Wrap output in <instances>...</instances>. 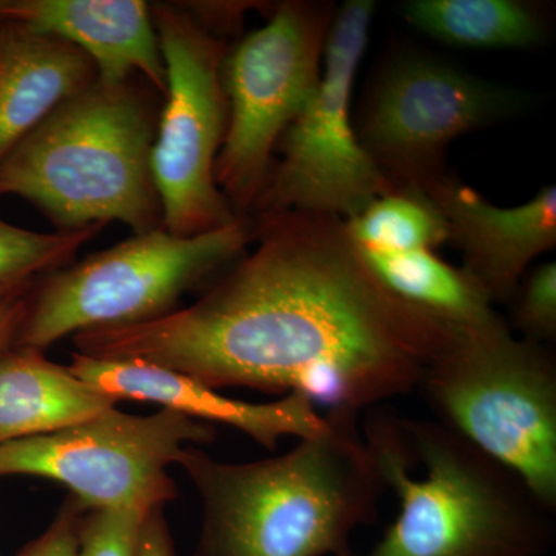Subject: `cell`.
Returning a JSON list of instances; mask_svg holds the SVG:
<instances>
[{
  "label": "cell",
  "mask_w": 556,
  "mask_h": 556,
  "mask_svg": "<svg viewBox=\"0 0 556 556\" xmlns=\"http://www.w3.org/2000/svg\"><path fill=\"white\" fill-rule=\"evenodd\" d=\"M258 247L192 305L73 336L76 353L141 361L215 388L300 393L361 415L419 387L452 325L388 291L345 219L262 214Z\"/></svg>",
  "instance_id": "1"
},
{
  "label": "cell",
  "mask_w": 556,
  "mask_h": 556,
  "mask_svg": "<svg viewBox=\"0 0 556 556\" xmlns=\"http://www.w3.org/2000/svg\"><path fill=\"white\" fill-rule=\"evenodd\" d=\"M358 416L328 412L321 433L254 463L185 448L178 466L203 508L195 556H353L354 530L375 521L387 490Z\"/></svg>",
  "instance_id": "2"
},
{
  "label": "cell",
  "mask_w": 556,
  "mask_h": 556,
  "mask_svg": "<svg viewBox=\"0 0 556 556\" xmlns=\"http://www.w3.org/2000/svg\"><path fill=\"white\" fill-rule=\"evenodd\" d=\"M365 441L399 515L367 556H543L555 510L517 471L439 420L367 409Z\"/></svg>",
  "instance_id": "3"
},
{
  "label": "cell",
  "mask_w": 556,
  "mask_h": 556,
  "mask_svg": "<svg viewBox=\"0 0 556 556\" xmlns=\"http://www.w3.org/2000/svg\"><path fill=\"white\" fill-rule=\"evenodd\" d=\"M159 121L129 80H100L62 102L0 163V197L30 201L58 230L110 222L163 228L152 174Z\"/></svg>",
  "instance_id": "4"
},
{
  "label": "cell",
  "mask_w": 556,
  "mask_h": 556,
  "mask_svg": "<svg viewBox=\"0 0 556 556\" xmlns=\"http://www.w3.org/2000/svg\"><path fill=\"white\" fill-rule=\"evenodd\" d=\"M417 391L439 422L517 471L556 510V357L506 318L456 327Z\"/></svg>",
  "instance_id": "5"
},
{
  "label": "cell",
  "mask_w": 556,
  "mask_h": 556,
  "mask_svg": "<svg viewBox=\"0 0 556 556\" xmlns=\"http://www.w3.org/2000/svg\"><path fill=\"white\" fill-rule=\"evenodd\" d=\"M255 239L241 217L226 228L178 237L160 228L40 278L13 346L43 351L65 336L148 324L178 309L179 299Z\"/></svg>",
  "instance_id": "6"
},
{
  "label": "cell",
  "mask_w": 556,
  "mask_h": 556,
  "mask_svg": "<svg viewBox=\"0 0 556 556\" xmlns=\"http://www.w3.org/2000/svg\"><path fill=\"white\" fill-rule=\"evenodd\" d=\"M334 13L329 3H281L265 27L226 54L228 127L215 181L239 217L254 211L277 142L316 90Z\"/></svg>",
  "instance_id": "7"
},
{
  "label": "cell",
  "mask_w": 556,
  "mask_h": 556,
  "mask_svg": "<svg viewBox=\"0 0 556 556\" xmlns=\"http://www.w3.org/2000/svg\"><path fill=\"white\" fill-rule=\"evenodd\" d=\"M375 13L372 0L336 9L320 80L281 138L283 156L254 207L260 215L300 212L346 222L396 190L358 144L351 112Z\"/></svg>",
  "instance_id": "8"
},
{
  "label": "cell",
  "mask_w": 556,
  "mask_h": 556,
  "mask_svg": "<svg viewBox=\"0 0 556 556\" xmlns=\"http://www.w3.org/2000/svg\"><path fill=\"white\" fill-rule=\"evenodd\" d=\"M152 14L167 73L152 152L163 229L178 237L201 236L241 218L215 181L228 127L223 65L229 50L182 7L160 3L152 5Z\"/></svg>",
  "instance_id": "9"
},
{
  "label": "cell",
  "mask_w": 556,
  "mask_h": 556,
  "mask_svg": "<svg viewBox=\"0 0 556 556\" xmlns=\"http://www.w3.org/2000/svg\"><path fill=\"white\" fill-rule=\"evenodd\" d=\"M215 438L211 424L170 409L139 416L113 407L54 433L0 445V479L61 482L87 510L166 507L178 495L167 468L185 448Z\"/></svg>",
  "instance_id": "10"
},
{
  "label": "cell",
  "mask_w": 556,
  "mask_h": 556,
  "mask_svg": "<svg viewBox=\"0 0 556 556\" xmlns=\"http://www.w3.org/2000/svg\"><path fill=\"white\" fill-rule=\"evenodd\" d=\"M525 98L447 61L407 54L391 61L358 110V144L396 190L444 177L445 153L464 135L511 118Z\"/></svg>",
  "instance_id": "11"
},
{
  "label": "cell",
  "mask_w": 556,
  "mask_h": 556,
  "mask_svg": "<svg viewBox=\"0 0 556 556\" xmlns=\"http://www.w3.org/2000/svg\"><path fill=\"white\" fill-rule=\"evenodd\" d=\"M68 369L118 402H150L189 419L232 427L268 450H276L281 438L300 441L316 437L327 427V415L300 393L285 394L269 404H252L148 362L104 361L79 353H73Z\"/></svg>",
  "instance_id": "12"
},
{
  "label": "cell",
  "mask_w": 556,
  "mask_h": 556,
  "mask_svg": "<svg viewBox=\"0 0 556 556\" xmlns=\"http://www.w3.org/2000/svg\"><path fill=\"white\" fill-rule=\"evenodd\" d=\"M463 252V268L493 303H510L530 263L556 247V189L546 186L517 207H500L445 174L427 189Z\"/></svg>",
  "instance_id": "13"
},
{
  "label": "cell",
  "mask_w": 556,
  "mask_h": 556,
  "mask_svg": "<svg viewBox=\"0 0 556 556\" xmlns=\"http://www.w3.org/2000/svg\"><path fill=\"white\" fill-rule=\"evenodd\" d=\"M0 20L28 25L83 50L98 80L127 83L138 72L166 94L167 73L152 7L142 0H5Z\"/></svg>",
  "instance_id": "14"
},
{
  "label": "cell",
  "mask_w": 556,
  "mask_h": 556,
  "mask_svg": "<svg viewBox=\"0 0 556 556\" xmlns=\"http://www.w3.org/2000/svg\"><path fill=\"white\" fill-rule=\"evenodd\" d=\"M97 80L93 62L78 47L0 20V163L62 102Z\"/></svg>",
  "instance_id": "15"
},
{
  "label": "cell",
  "mask_w": 556,
  "mask_h": 556,
  "mask_svg": "<svg viewBox=\"0 0 556 556\" xmlns=\"http://www.w3.org/2000/svg\"><path fill=\"white\" fill-rule=\"evenodd\" d=\"M116 404L43 351L13 346L0 354V445L54 433Z\"/></svg>",
  "instance_id": "16"
},
{
  "label": "cell",
  "mask_w": 556,
  "mask_h": 556,
  "mask_svg": "<svg viewBox=\"0 0 556 556\" xmlns=\"http://www.w3.org/2000/svg\"><path fill=\"white\" fill-rule=\"evenodd\" d=\"M402 13L416 30L459 49H536L551 31L546 11L526 0H409Z\"/></svg>",
  "instance_id": "17"
},
{
  "label": "cell",
  "mask_w": 556,
  "mask_h": 556,
  "mask_svg": "<svg viewBox=\"0 0 556 556\" xmlns=\"http://www.w3.org/2000/svg\"><path fill=\"white\" fill-rule=\"evenodd\" d=\"M361 251L388 291L444 324L478 327L501 316L484 288L466 269L455 268L430 249Z\"/></svg>",
  "instance_id": "18"
},
{
  "label": "cell",
  "mask_w": 556,
  "mask_h": 556,
  "mask_svg": "<svg viewBox=\"0 0 556 556\" xmlns=\"http://www.w3.org/2000/svg\"><path fill=\"white\" fill-rule=\"evenodd\" d=\"M345 223L351 239L367 251H434L448 241L447 223L419 190L386 193Z\"/></svg>",
  "instance_id": "19"
},
{
  "label": "cell",
  "mask_w": 556,
  "mask_h": 556,
  "mask_svg": "<svg viewBox=\"0 0 556 556\" xmlns=\"http://www.w3.org/2000/svg\"><path fill=\"white\" fill-rule=\"evenodd\" d=\"M104 223L53 233L35 232L0 218V299L25 295L40 278L68 266Z\"/></svg>",
  "instance_id": "20"
},
{
  "label": "cell",
  "mask_w": 556,
  "mask_h": 556,
  "mask_svg": "<svg viewBox=\"0 0 556 556\" xmlns=\"http://www.w3.org/2000/svg\"><path fill=\"white\" fill-rule=\"evenodd\" d=\"M150 510H87L79 522L78 556H139L141 527Z\"/></svg>",
  "instance_id": "21"
},
{
  "label": "cell",
  "mask_w": 556,
  "mask_h": 556,
  "mask_svg": "<svg viewBox=\"0 0 556 556\" xmlns=\"http://www.w3.org/2000/svg\"><path fill=\"white\" fill-rule=\"evenodd\" d=\"M514 325L522 339L538 343L556 338V265L544 263L522 278L515 292Z\"/></svg>",
  "instance_id": "22"
},
{
  "label": "cell",
  "mask_w": 556,
  "mask_h": 556,
  "mask_svg": "<svg viewBox=\"0 0 556 556\" xmlns=\"http://www.w3.org/2000/svg\"><path fill=\"white\" fill-rule=\"evenodd\" d=\"M86 511L68 493L49 529L22 548L20 556H78L79 522Z\"/></svg>",
  "instance_id": "23"
},
{
  "label": "cell",
  "mask_w": 556,
  "mask_h": 556,
  "mask_svg": "<svg viewBox=\"0 0 556 556\" xmlns=\"http://www.w3.org/2000/svg\"><path fill=\"white\" fill-rule=\"evenodd\" d=\"M139 556H175L174 540L164 517V507L152 508L144 518L139 536Z\"/></svg>",
  "instance_id": "24"
},
{
  "label": "cell",
  "mask_w": 556,
  "mask_h": 556,
  "mask_svg": "<svg viewBox=\"0 0 556 556\" xmlns=\"http://www.w3.org/2000/svg\"><path fill=\"white\" fill-rule=\"evenodd\" d=\"M27 298L28 294L0 299V354L13 348L16 342L27 313Z\"/></svg>",
  "instance_id": "25"
},
{
  "label": "cell",
  "mask_w": 556,
  "mask_h": 556,
  "mask_svg": "<svg viewBox=\"0 0 556 556\" xmlns=\"http://www.w3.org/2000/svg\"><path fill=\"white\" fill-rule=\"evenodd\" d=\"M3 3H5V0H0V10H2Z\"/></svg>",
  "instance_id": "26"
}]
</instances>
